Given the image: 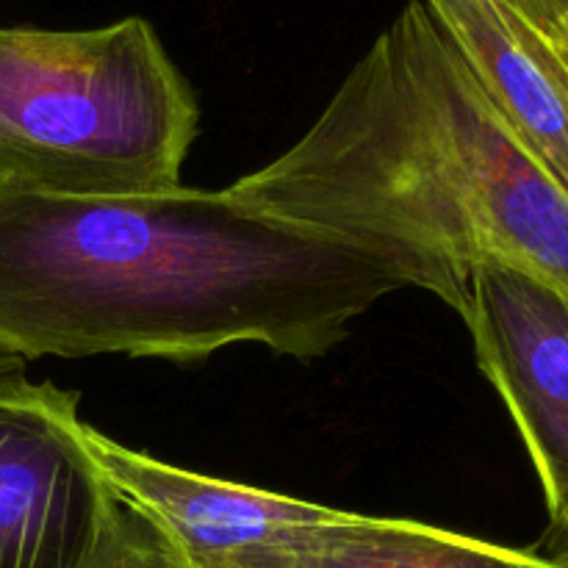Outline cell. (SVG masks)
Masks as SVG:
<instances>
[{"label":"cell","instance_id":"obj_1","mask_svg":"<svg viewBox=\"0 0 568 568\" xmlns=\"http://www.w3.org/2000/svg\"><path fill=\"white\" fill-rule=\"evenodd\" d=\"M405 286L231 189L64 197L0 183V347L26 361H197L255 342L308 361Z\"/></svg>","mask_w":568,"mask_h":568},{"label":"cell","instance_id":"obj_13","mask_svg":"<svg viewBox=\"0 0 568 568\" xmlns=\"http://www.w3.org/2000/svg\"><path fill=\"white\" fill-rule=\"evenodd\" d=\"M536 568H568V566L552 564V560H547V558H541V555H538V566Z\"/></svg>","mask_w":568,"mask_h":568},{"label":"cell","instance_id":"obj_4","mask_svg":"<svg viewBox=\"0 0 568 568\" xmlns=\"http://www.w3.org/2000/svg\"><path fill=\"white\" fill-rule=\"evenodd\" d=\"M78 394L0 377V568H83L116 491L81 438Z\"/></svg>","mask_w":568,"mask_h":568},{"label":"cell","instance_id":"obj_3","mask_svg":"<svg viewBox=\"0 0 568 568\" xmlns=\"http://www.w3.org/2000/svg\"><path fill=\"white\" fill-rule=\"evenodd\" d=\"M197 125V94L144 17L0 28V183L64 197L166 192Z\"/></svg>","mask_w":568,"mask_h":568},{"label":"cell","instance_id":"obj_2","mask_svg":"<svg viewBox=\"0 0 568 568\" xmlns=\"http://www.w3.org/2000/svg\"><path fill=\"white\" fill-rule=\"evenodd\" d=\"M231 192L375 255L460 320L488 258L568 297V194L508 131L425 0L405 3L294 148Z\"/></svg>","mask_w":568,"mask_h":568},{"label":"cell","instance_id":"obj_11","mask_svg":"<svg viewBox=\"0 0 568 568\" xmlns=\"http://www.w3.org/2000/svg\"><path fill=\"white\" fill-rule=\"evenodd\" d=\"M532 552L541 555V558H547V560H552V564L568 566V508L564 516H558L555 521H549L541 544H538Z\"/></svg>","mask_w":568,"mask_h":568},{"label":"cell","instance_id":"obj_14","mask_svg":"<svg viewBox=\"0 0 568 568\" xmlns=\"http://www.w3.org/2000/svg\"><path fill=\"white\" fill-rule=\"evenodd\" d=\"M560 55H564V59H566V64H568V39H566V42L564 44H560Z\"/></svg>","mask_w":568,"mask_h":568},{"label":"cell","instance_id":"obj_9","mask_svg":"<svg viewBox=\"0 0 568 568\" xmlns=\"http://www.w3.org/2000/svg\"><path fill=\"white\" fill-rule=\"evenodd\" d=\"M83 568H194L170 532L116 494L98 547Z\"/></svg>","mask_w":568,"mask_h":568},{"label":"cell","instance_id":"obj_12","mask_svg":"<svg viewBox=\"0 0 568 568\" xmlns=\"http://www.w3.org/2000/svg\"><path fill=\"white\" fill-rule=\"evenodd\" d=\"M9 375H26V358L11 349L0 347V377H9Z\"/></svg>","mask_w":568,"mask_h":568},{"label":"cell","instance_id":"obj_8","mask_svg":"<svg viewBox=\"0 0 568 568\" xmlns=\"http://www.w3.org/2000/svg\"><path fill=\"white\" fill-rule=\"evenodd\" d=\"M532 549H510L442 527L344 510L216 568H536Z\"/></svg>","mask_w":568,"mask_h":568},{"label":"cell","instance_id":"obj_6","mask_svg":"<svg viewBox=\"0 0 568 568\" xmlns=\"http://www.w3.org/2000/svg\"><path fill=\"white\" fill-rule=\"evenodd\" d=\"M81 438L109 486L148 510L194 568H216L236 555L281 541L303 527L336 521L344 514L342 508L178 469L122 447L87 422Z\"/></svg>","mask_w":568,"mask_h":568},{"label":"cell","instance_id":"obj_5","mask_svg":"<svg viewBox=\"0 0 568 568\" xmlns=\"http://www.w3.org/2000/svg\"><path fill=\"white\" fill-rule=\"evenodd\" d=\"M464 322L483 375L519 427L555 521L568 508V297L488 258L471 275Z\"/></svg>","mask_w":568,"mask_h":568},{"label":"cell","instance_id":"obj_10","mask_svg":"<svg viewBox=\"0 0 568 568\" xmlns=\"http://www.w3.org/2000/svg\"><path fill=\"white\" fill-rule=\"evenodd\" d=\"M532 28L544 33L555 48L568 39V0H505Z\"/></svg>","mask_w":568,"mask_h":568},{"label":"cell","instance_id":"obj_7","mask_svg":"<svg viewBox=\"0 0 568 568\" xmlns=\"http://www.w3.org/2000/svg\"><path fill=\"white\" fill-rule=\"evenodd\" d=\"M508 131L568 194V64L505 0H425Z\"/></svg>","mask_w":568,"mask_h":568}]
</instances>
